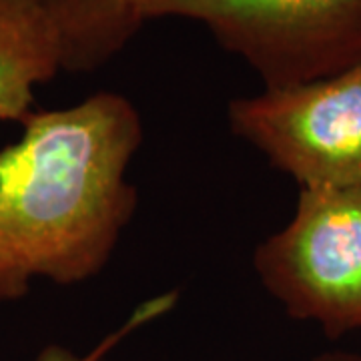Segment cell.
I'll use <instances>...</instances> for the list:
<instances>
[{
	"label": "cell",
	"mask_w": 361,
	"mask_h": 361,
	"mask_svg": "<svg viewBox=\"0 0 361 361\" xmlns=\"http://www.w3.org/2000/svg\"><path fill=\"white\" fill-rule=\"evenodd\" d=\"M315 361H361V355L349 353V351H327L319 357H315Z\"/></svg>",
	"instance_id": "cell-8"
},
{
	"label": "cell",
	"mask_w": 361,
	"mask_h": 361,
	"mask_svg": "<svg viewBox=\"0 0 361 361\" xmlns=\"http://www.w3.org/2000/svg\"><path fill=\"white\" fill-rule=\"evenodd\" d=\"M61 71L59 37L39 0H0V123H20L37 87Z\"/></svg>",
	"instance_id": "cell-5"
},
{
	"label": "cell",
	"mask_w": 361,
	"mask_h": 361,
	"mask_svg": "<svg viewBox=\"0 0 361 361\" xmlns=\"http://www.w3.org/2000/svg\"><path fill=\"white\" fill-rule=\"evenodd\" d=\"M39 2L56 30L66 73H92L109 65L145 26L142 0Z\"/></svg>",
	"instance_id": "cell-6"
},
{
	"label": "cell",
	"mask_w": 361,
	"mask_h": 361,
	"mask_svg": "<svg viewBox=\"0 0 361 361\" xmlns=\"http://www.w3.org/2000/svg\"><path fill=\"white\" fill-rule=\"evenodd\" d=\"M177 291H171L165 295H159L155 299H149L141 303L137 310L130 313V317L127 322L123 323L118 329L111 331L109 336H104L94 348L90 349L89 353H75L71 349L63 348V345H47V348L40 351L39 355L35 357V361H103L113 349L130 334H135L139 327L147 325V323L155 322L157 317L165 315L167 311L173 310V305L177 303Z\"/></svg>",
	"instance_id": "cell-7"
},
{
	"label": "cell",
	"mask_w": 361,
	"mask_h": 361,
	"mask_svg": "<svg viewBox=\"0 0 361 361\" xmlns=\"http://www.w3.org/2000/svg\"><path fill=\"white\" fill-rule=\"evenodd\" d=\"M233 135L301 189L361 187V61L303 85L233 99Z\"/></svg>",
	"instance_id": "cell-4"
},
{
	"label": "cell",
	"mask_w": 361,
	"mask_h": 361,
	"mask_svg": "<svg viewBox=\"0 0 361 361\" xmlns=\"http://www.w3.org/2000/svg\"><path fill=\"white\" fill-rule=\"evenodd\" d=\"M0 149V301L37 279L82 283L113 257L139 203L129 180L142 118L121 92L30 111Z\"/></svg>",
	"instance_id": "cell-1"
},
{
	"label": "cell",
	"mask_w": 361,
	"mask_h": 361,
	"mask_svg": "<svg viewBox=\"0 0 361 361\" xmlns=\"http://www.w3.org/2000/svg\"><path fill=\"white\" fill-rule=\"evenodd\" d=\"M141 16L203 25L265 89L331 77L361 61V0H142Z\"/></svg>",
	"instance_id": "cell-2"
},
{
	"label": "cell",
	"mask_w": 361,
	"mask_h": 361,
	"mask_svg": "<svg viewBox=\"0 0 361 361\" xmlns=\"http://www.w3.org/2000/svg\"><path fill=\"white\" fill-rule=\"evenodd\" d=\"M261 285L327 337L361 329V187L301 189L283 229L253 255Z\"/></svg>",
	"instance_id": "cell-3"
}]
</instances>
